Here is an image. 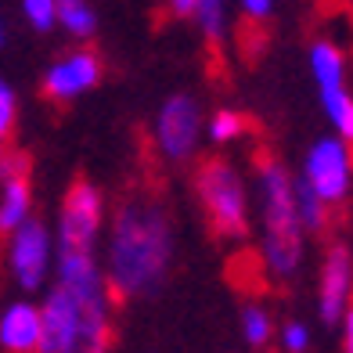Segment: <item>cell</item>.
Instances as JSON below:
<instances>
[{
  "instance_id": "cell-20",
  "label": "cell",
  "mask_w": 353,
  "mask_h": 353,
  "mask_svg": "<svg viewBox=\"0 0 353 353\" xmlns=\"http://www.w3.org/2000/svg\"><path fill=\"white\" fill-rule=\"evenodd\" d=\"M14 123H19V98H14V90L0 79V141H8Z\"/></svg>"
},
{
  "instance_id": "cell-19",
  "label": "cell",
  "mask_w": 353,
  "mask_h": 353,
  "mask_svg": "<svg viewBox=\"0 0 353 353\" xmlns=\"http://www.w3.org/2000/svg\"><path fill=\"white\" fill-rule=\"evenodd\" d=\"M278 343L288 353L310 350V325H303V321H288V325H281V332H278Z\"/></svg>"
},
{
  "instance_id": "cell-6",
  "label": "cell",
  "mask_w": 353,
  "mask_h": 353,
  "mask_svg": "<svg viewBox=\"0 0 353 353\" xmlns=\"http://www.w3.org/2000/svg\"><path fill=\"white\" fill-rule=\"evenodd\" d=\"M105 231V195L90 181H76L58 210V252H94Z\"/></svg>"
},
{
  "instance_id": "cell-17",
  "label": "cell",
  "mask_w": 353,
  "mask_h": 353,
  "mask_svg": "<svg viewBox=\"0 0 353 353\" xmlns=\"http://www.w3.org/2000/svg\"><path fill=\"white\" fill-rule=\"evenodd\" d=\"M245 116L234 108H216L210 119H205V137H210L213 144H231L245 134Z\"/></svg>"
},
{
  "instance_id": "cell-24",
  "label": "cell",
  "mask_w": 353,
  "mask_h": 353,
  "mask_svg": "<svg viewBox=\"0 0 353 353\" xmlns=\"http://www.w3.org/2000/svg\"><path fill=\"white\" fill-rule=\"evenodd\" d=\"M8 159H11V155H8V148H4V141H0V176H4V170H8Z\"/></svg>"
},
{
  "instance_id": "cell-15",
  "label": "cell",
  "mask_w": 353,
  "mask_h": 353,
  "mask_svg": "<svg viewBox=\"0 0 353 353\" xmlns=\"http://www.w3.org/2000/svg\"><path fill=\"white\" fill-rule=\"evenodd\" d=\"M296 205H299V216H303V228H307L310 234H321L328 228V213L332 205L317 195V191L303 181V176L296 173Z\"/></svg>"
},
{
  "instance_id": "cell-1",
  "label": "cell",
  "mask_w": 353,
  "mask_h": 353,
  "mask_svg": "<svg viewBox=\"0 0 353 353\" xmlns=\"http://www.w3.org/2000/svg\"><path fill=\"white\" fill-rule=\"evenodd\" d=\"M176 256L173 216L155 195L119 202L105 234V278L119 299H148L166 285Z\"/></svg>"
},
{
  "instance_id": "cell-10",
  "label": "cell",
  "mask_w": 353,
  "mask_h": 353,
  "mask_svg": "<svg viewBox=\"0 0 353 353\" xmlns=\"http://www.w3.org/2000/svg\"><path fill=\"white\" fill-rule=\"evenodd\" d=\"M101 83V58L79 47L69 51L65 58H58L51 69L43 72V94L58 105H69L76 98H83L87 90H94Z\"/></svg>"
},
{
  "instance_id": "cell-11",
  "label": "cell",
  "mask_w": 353,
  "mask_h": 353,
  "mask_svg": "<svg viewBox=\"0 0 353 353\" xmlns=\"http://www.w3.org/2000/svg\"><path fill=\"white\" fill-rule=\"evenodd\" d=\"M43 346V310L29 299H14L0 310V350L37 353Z\"/></svg>"
},
{
  "instance_id": "cell-4",
  "label": "cell",
  "mask_w": 353,
  "mask_h": 353,
  "mask_svg": "<svg viewBox=\"0 0 353 353\" xmlns=\"http://www.w3.org/2000/svg\"><path fill=\"white\" fill-rule=\"evenodd\" d=\"M310 76L317 83V98L328 116V126L335 134H343L346 141H353V94L346 87L350 65H346L343 47L332 40H314L310 43Z\"/></svg>"
},
{
  "instance_id": "cell-2",
  "label": "cell",
  "mask_w": 353,
  "mask_h": 353,
  "mask_svg": "<svg viewBox=\"0 0 353 353\" xmlns=\"http://www.w3.org/2000/svg\"><path fill=\"white\" fill-rule=\"evenodd\" d=\"M260 205V260L274 281H292L307 260V228L296 205V173L278 159H263L256 170Z\"/></svg>"
},
{
  "instance_id": "cell-18",
  "label": "cell",
  "mask_w": 353,
  "mask_h": 353,
  "mask_svg": "<svg viewBox=\"0 0 353 353\" xmlns=\"http://www.w3.org/2000/svg\"><path fill=\"white\" fill-rule=\"evenodd\" d=\"M22 14L37 33H51L58 26V0H22Z\"/></svg>"
},
{
  "instance_id": "cell-21",
  "label": "cell",
  "mask_w": 353,
  "mask_h": 353,
  "mask_svg": "<svg viewBox=\"0 0 353 353\" xmlns=\"http://www.w3.org/2000/svg\"><path fill=\"white\" fill-rule=\"evenodd\" d=\"M238 4H242V14L252 22H263V19H270V11H274V0H238Z\"/></svg>"
},
{
  "instance_id": "cell-5",
  "label": "cell",
  "mask_w": 353,
  "mask_h": 353,
  "mask_svg": "<svg viewBox=\"0 0 353 353\" xmlns=\"http://www.w3.org/2000/svg\"><path fill=\"white\" fill-rule=\"evenodd\" d=\"M202 134H205L202 105L191 98V94H170L163 101V108L155 112V123H152L155 152L173 166H184L195 159Z\"/></svg>"
},
{
  "instance_id": "cell-3",
  "label": "cell",
  "mask_w": 353,
  "mask_h": 353,
  "mask_svg": "<svg viewBox=\"0 0 353 353\" xmlns=\"http://www.w3.org/2000/svg\"><path fill=\"white\" fill-rule=\"evenodd\" d=\"M195 195L210 228L228 238V242H242L252 231V195L249 184L238 166L228 159H213L195 173Z\"/></svg>"
},
{
  "instance_id": "cell-25",
  "label": "cell",
  "mask_w": 353,
  "mask_h": 353,
  "mask_svg": "<svg viewBox=\"0 0 353 353\" xmlns=\"http://www.w3.org/2000/svg\"><path fill=\"white\" fill-rule=\"evenodd\" d=\"M0 43H4V29H0Z\"/></svg>"
},
{
  "instance_id": "cell-14",
  "label": "cell",
  "mask_w": 353,
  "mask_h": 353,
  "mask_svg": "<svg viewBox=\"0 0 353 353\" xmlns=\"http://www.w3.org/2000/svg\"><path fill=\"white\" fill-rule=\"evenodd\" d=\"M58 26L76 40H90L98 33V14L87 0H58Z\"/></svg>"
},
{
  "instance_id": "cell-9",
  "label": "cell",
  "mask_w": 353,
  "mask_h": 353,
  "mask_svg": "<svg viewBox=\"0 0 353 353\" xmlns=\"http://www.w3.org/2000/svg\"><path fill=\"white\" fill-rule=\"evenodd\" d=\"M353 303V256L346 245H332L317 270V314L325 325H339Z\"/></svg>"
},
{
  "instance_id": "cell-22",
  "label": "cell",
  "mask_w": 353,
  "mask_h": 353,
  "mask_svg": "<svg viewBox=\"0 0 353 353\" xmlns=\"http://www.w3.org/2000/svg\"><path fill=\"white\" fill-rule=\"evenodd\" d=\"M166 8H170L173 19H195L199 0H166Z\"/></svg>"
},
{
  "instance_id": "cell-12",
  "label": "cell",
  "mask_w": 353,
  "mask_h": 353,
  "mask_svg": "<svg viewBox=\"0 0 353 353\" xmlns=\"http://www.w3.org/2000/svg\"><path fill=\"white\" fill-rule=\"evenodd\" d=\"M33 216V188H29V170L22 155L8 159L4 188H0V234H11L14 228Z\"/></svg>"
},
{
  "instance_id": "cell-16",
  "label": "cell",
  "mask_w": 353,
  "mask_h": 353,
  "mask_svg": "<svg viewBox=\"0 0 353 353\" xmlns=\"http://www.w3.org/2000/svg\"><path fill=\"white\" fill-rule=\"evenodd\" d=\"M195 22H199V33L205 40L220 43L228 37V0H199Z\"/></svg>"
},
{
  "instance_id": "cell-23",
  "label": "cell",
  "mask_w": 353,
  "mask_h": 353,
  "mask_svg": "<svg viewBox=\"0 0 353 353\" xmlns=\"http://www.w3.org/2000/svg\"><path fill=\"white\" fill-rule=\"evenodd\" d=\"M339 328H343V350L353 353V303L346 307V314H343V321H339Z\"/></svg>"
},
{
  "instance_id": "cell-7",
  "label": "cell",
  "mask_w": 353,
  "mask_h": 353,
  "mask_svg": "<svg viewBox=\"0 0 353 353\" xmlns=\"http://www.w3.org/2000/svg\"><path fill=\"white\" fill-rule=\"evenodd\" d=\"M299 176L307 181L328 205L346 202L350 188H353V141H346L343 134H325L317 137L307 155H303Z\"/></svg>"
},
{
  "instance_id": "cell-8",
  "label": "cell",
  "mask_w": 353,
  "mask_h": 353,
  "mask_svg": "<svg viewBox=\"0 0 353 353\" xmlns=\"http://www.w3.org/2000/svg\"><path fill=\"white\" fill-rule=\"evenodd\" d=\"M54 260H58V242L43 220L29 216L22 228H14L8 234V270L22 292L43 288L47 278H51Z\"/></svg>"
},
{
  "instance_id": "cell-13",
  "label": "cell",
  "mask_w": 353,
  "mask_h": 353,
  "mask_svg": "<svg viewBox=\"0 0 353 353\" xmlns=\"http://www.w3.org/2000/svg\"><path fill=\"white\" fill-rule=\"evenodd\" d=\"M238 332H242L249 350H263L274 339V317H270V310L260 307V303H245V307L238 310Z\"/></svg>"
}]
</instances>
